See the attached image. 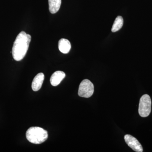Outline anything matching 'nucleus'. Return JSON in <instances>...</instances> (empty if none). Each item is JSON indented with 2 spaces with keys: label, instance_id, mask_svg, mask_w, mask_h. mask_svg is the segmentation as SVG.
Listing matches in <instances>:
<instances>
[{
  "label": "nucleus",
  "instance_id": "f257e3e1",
  "mask_svg": "<svg viewBox=\"0 0 152 152\" xmlns=\"http://www.w3.org/2000/svg\"><path fill=\"white\" fill-rule=\"evenodd\" d=\"M31 39V36L23 31L18 35L12 49V54L14 60L18 61L24 58L28 49Z\"/></svg>",
  "mask_w": 152,
  "mask_h": 152
},
{
  "label": "nucleus",
  "instance_id": "f03ea898",
  "mask_svg": "<svg viewBox=\"0 0 152 152\" xmlns=\"http://www.w3.org/2000/svg\"><path fill=\"white\" fill-rule=\"evenodd\" d=\"M48 132L39 127H30L26 133V137L28 140L34 144L44 142L48 139Z\"/></svg>",
  "mask_w": 152,
  "mask_h": 152
},
{
  "label": "nucleus",
  "instance_id": "7ed1b4c3",
  "mask_svg": "<svg viewBox=\"0 0 152 152\" xmlns=\"http://www.w3.org/2000/svg\"><path fill=\"white\" fill-rule=\"evenodd\" d=\"M151 110V100L148 95L145 94L140 99L139 106V113L142 117L149 115Z\"/></svg>",
  "mask_w": 152,
  "mask_h": 152
},
{
  "label": "nucleus",
  "instance_id": "20e7f679",
  "mask_svg": "<svg viewBox=\"0 0 152 152\" xmlns=\"http://www.w3.org/2000/svg\"><path fill=\"white\" fill-rule=\"evenodd\" d=\"M94 84L89 80L85 79L82 81L79 86L78 95L81 97L88 98L92 96L94 93Z\"/></svg>",
  "mask_w": 152,
  "mask_h": 152
},
{
  "label": "nucleus",
  "instance_id": "39448f33",
  "mask_svg": "<svg viewBox=\"0 0 152 152\" xmlns=\"http://www.w3.org/2000/svg\"><path fill=\"white\" fill-rule=\"evenodd\" d=\"M124 140L128 145L135 151L142 152L143 151L142 145L134 137L131 135L126 134L124 136Z\"/></svg>",
  "mask_w": 152,
  "mask_h": 152
},
{
  "label": "nucleus",
  "instance_id": "423d86ee",
  "mask_svg": "<svg viewBox=\"0 0 152 152\" xmlns=\"http://www.w3.org/2000/svg\"><path fill=\"white\" fill-rule=\"evenodd\" d=\"M65 73L62 71H58L55 72L50 79L51 84L53 86H58L65 77Z\"/></svg>",
  "mask_w": 152,
  "mask_h": 152
},
{
  "label": "nucleus",
  "instance_id": "0eeeda50",
  "mask_svg": "<svg viewBox=\"0 0 152 152\" xmlns=\"http://www.w3.org/2000/svg\"><path fill=\"white\" fill-rule=\"evenodd\" d=\"M45 79V75L43 73H39L34 78L32 83V88L34 91L40 89Z\"/></svg>",
  "mask_w": 152,
  "mask_h": 152
},
{
  "label": "nucleus",
  "instance_id": "6e6552de",
  "mask_svg": "<svg viewBox=\"0 0 152 152\" xmlns=\"http://www.w3.org/2000/svg\"><path fill=\"white\" fill-rule=\"evenodd\" d=\"M58 47L60 52L64 54H67L70 50L71 45L67 39H61L59 41Z\"/></svg>",
  "mask_w": 152,
  "mask_h": 152
},
{
  "label": "nucleus",
  "instance_id": "1a4fd4ad",
  "mask_svg": "<svg viewBox=\"0 0 152 152\" xmlns=\"http://www.w3.org/2000/svg\"><path fill=\"white\" fill-rule=\"evenodd\" d=\"M49 9L51 14H55L59 11L61 4V0H48Z\"/></svg>",
  "mask_w": 152,
  "mask_h": 152
},
{
  "label": "nucleus",
  "instance_id": "9d476101",
  "mask_svg": "<svg viewBox=\"0 0 152 152\" xmlns=\"http://www.w3.org/2000/svg\"><path fill=\"white\" fill-rule=\"evenodd\" d=\"M124 24V19L121 16H118L114 21L112 28V31L115 32L121 29Z\"/></svg>",
  "mask_w": 152,
  "mask_h": 152
}]
</instances>
